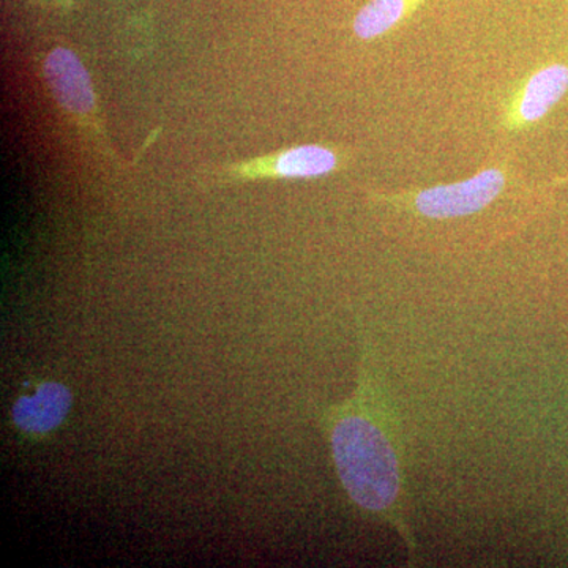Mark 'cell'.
I'll return each instance as SVG.
<instances>
[{
    "label": "cell",
    "mask_w": 568,
    "mask_h": 568,
    "mask_svg": "<svg viewBox=\"0 0 568 568\" xmlns=\"http://www.w3.org/2000/svg\"><path fill=\"white\" fill-rule=\"evenodd\" d=\"M331 447L336 474L355 506L381 519L402 537L410 560L416 540L407 526L402 435L387 390L366 364L349 403L331 422Z\"/></svg>",
    "instance_id": "6da1fadb"
},
{
    "label": "cell",
    "mask_w": 568,
    "mask_h": 568,
    "mask_svg": "<svg viewBox=\"0 0 568 568\" xmlns=\"http://www.w3.org/2000/svg\"><path fill=\"white\" fill-rule=\"evenodd\" d=\"M507 164L484 168L480 173L455 183L409 189L395 193H372L373 203L384 205L398 213L429 220L467 219L484 212L495 203L507 186Z\"/></svg>",
    "instance_id": "7a4b0ae2"
},
{
    "label": "cell",
    "mask_w": 568,
    "mask_h": 568,
    "mask_svg": "<svg viewBox=\"0 0 568 568\" xmlns=\"http://www.w3.org/2000/svg\"><path fill=\"white\" fill-rule=\"evenodd\" d=\"M567 92V63L549 62L538 67L504 100L500 126L508 133L532 129L558 106Z\"/></svg>",
    "instance_id": "3957f363"
},
{
    "label": "cell",
    "mask_w": 568,
    "mask_h": 568,
    "mask_svg": "<svg viewBox=\"0 0 568 568\" xmlns=\"http://www.w3.org/2000/svg\"><path fill=\"white\" fill-rule=\"evenodd\" d=\"M349 160V153L342 149L304 144L283 149L253 162L234 164L224 173L230 179H316L345 170Z\"/></svg>",
    "instance_id": "277c9868"
},
{
    "label": "cell",
    "mask_w": 568,
    "mask_h": 568,
    "mask_svg": "<svg viewBox=\"0 0 568 568\" xmlns=\"http://www.w3.org/2000/svg\"><path fill=\"white\" fill-rule=\"evenodd\" d=\"M44 77L55 102L74 118H88L95 111L91 77L78 55L67 48H54L44 59Z\"/></svg>",
    "instance_id": "5b68a950"
},
{
    "label": "cell",
    "mask_w": 568,
    "mask_h": 568,
    "mask_svg": "<svg viewBox=\"0 0 568 568\" xmlns=\"http://www.w3.org/2000/svg\"><path fill=\"white\" fill-rule=\"evenodd\" d=\"M71 394L59 383H44L14 403L11 417L22 433L48 435L69 416Z\"/></svg>",
    "instance_id": "8992f818"
},
{
    "label": "cell",
    "mask_w": 568,
    "mask_h": 568,
    "mask_svg": "<svg viewBox=\"0 0 568 568\" xmlns=\"http://www.w3.org/2000/svg\"><path fill=\"white\" fill-rule=\"evenodd\" d=\"M428 0H368L353 22L354 36L369 41L381 39L409 20Z\"/></svg>",
    "instance_id": "52a82bcc"
}]
</instances>
